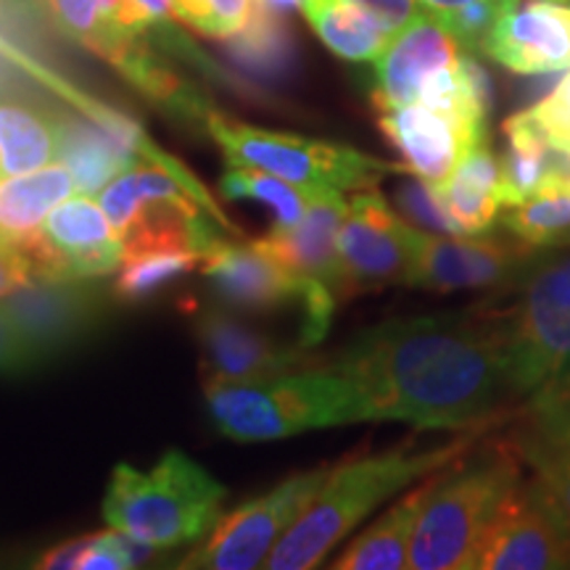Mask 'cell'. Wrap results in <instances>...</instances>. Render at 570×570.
<instances>
[{
  "label": "cell",
  "instance_id": "cell-1",
  "mask_svg": "<svg viewBox=\"0 0 570 570\" xmlns=\"http://www.w3.org/2000/svg\"><path fill=\"white\" fill-rule=\"evenodd\" d=\"M327 367L352 381L367 420L417 431H475L515 396L508 312L494 309L389 320L354 336Z\"/></svg>",
  "mask_w": 570,
  "mask_h": 570
},
{
  "label": "cell",
  "instance_id": "cell-2",
  "mask_svg": "<svg viewBox=\"0 0 570 570\" xmlns=\"http://www.w3.org/2000/svg\"><path fill=\"white\" fill-rule=\"evenodd\" d=\"M481 428L465 431V436L452 439L436 449H394L386 454L352 458L331 468L323 489L291 525L288 533L277 541L265 568L273 570H306L323 566L331 550L344 541L362 520L373 515L386 499L425 475L452 465L470 446L479 441Z\"/></svg>",
  "mask_w": 570,
  "mask_h": 570
},
{
  "label": "cell",
  "instance_id": "cell-3",
  "mask_svg": "<svg viewBox=\"0 0 570 570\" xmlns=\"http://www.w3.org/2000/svg\"><path fill=\"white\" fill-rule=\"evenodd\" d=\"M523 481L510 439H489L441 470L410 544L407 568L473 570V558L497 510Z\"/></svg>",
  "mask_w": 570,
  "mask_h": 570
},
{
  "label": "cell",
  "instance_id": "cell-4",
  "mask_svg": "<svg viewBox=\"0 0 570 570\" xmlns=\"http://www.w3.org/2000/svg\"><path fill=\"white\" fill-rule=\"evenodd\" d=\"M227 489L185 452H167L151 470L114 468L104 494L111 529L156 550L198 544L223 518Z\"/></svg>",
  "mask_w": 570,
  "mask_h": 570
},
{
  "label": "cell",
  "instance_id": "cell-5",
  "mask_svg": "<svg viewBox=\"0 0 570 570\" xmlns=\"http://www.w3.org/2000/svg\"><path fill=\"white\" fill-rule=\"evenodd\" d=\"M206 407L223 436L244 444L367 423L352 381L331 367L259 383H206Z\"/></svg>",
  "mask_w": 570,
  "mask_h": 570
},
{
  "label": "cell",
  "instance_id": "cell-6",
  "mask_svg": "<svg viewBox=\"0 0 570 570\" xmlns=\"http://www.w3.org/2000/svg\"><path fill=\"white\" fill-rule=\"evenodd\" d=\"M206 132L223 148L230 167H256L315 190H367L386 175H404L402 164H389L341 142L265 130L225 114L209 111Z\"/></svg>",
  "mask_w": 570,
  "mask_h": 570
},
{
  "label": "cell",
  "instance_id": "cell-7",
  "mask_svg": "<svg viewBox=\"0 0 570 570\" xmlns=\"http://www.w3.org/2000/svg\"><path fill=\"white\" fill-rule=\"evenodd\" d=\"M346 212L348 202L341 190H323L312 198L296 225L273 227V233L262 238L302 283V302H298L302 346L312 348L327 336L336 306L344 302L338 233Z\"/></svg>",
  "mask_w": 570,
  "mask_h": 570
},
{
  "label": "cell",
  "instance_id": "cell-8",
  "mask_svg": "<svg viewBox=\"0 0 570 570\" xmlns=\"http://www.w3.org/2000/svg\"><path fill=\"white\" fill-rule=\"evenodd\" d=\"M331 468H315L296 473L265 491L262 497L248 499L238 508L225 512L209 537L196 544L180 560L177 568L204 570H252L262 568L291 525L302 518L312 499L323 489Z\"/></svg>",
  "mask_w": 570,
  "mask_h": 570
},
{
  "label": "cell",
  "instance_id": "cell-9",
  "mask_svg": "<svg viewBox=\"0 0 570 570\" xmlns=\"http://www.w3.org/2000/svg\"><path fill=\"white\" fill-rule=\"evenodd\" d=\"M111 296L114 288L101 277H35L0 298V304L17 323L38 365H46L96 336L109 317Z\"/></svg>",
  "mask_w": 570,
  "mask_h": 570
},
{
  "label": "cell",
  "instance_id": "cell-10",
  "mask_svg": "<svg viewBox=\"0 0 570 570\" xmlns=\"http://www.w3.org/2000/svg\"><path fill=\"white\" fill-rule=\"evenodd\" d=\"M570 525L537 475L510 491L483 533L473 570H566Z\"/></svg>",
  "mask_w": 570,
  "mask_h": 570
},
{
  "label": "cell",
  "instance_id": "cell-11",
  "mask_svg": "<svg viewBox=\"0 0 570 570\" xmlns=\"http://www.w3.org/2000/svg\"><path fill=\"white\" fill-rule=\"evenodd\" d=\"M415 230L377 190H356L338 233L344 298L407 285Z\"/></svg>",
  "mask_w": 570,
  "mask_h": 570
},
{
  "label": "cell",
  "instance_id": "cell-12",
  "mask_svg": "<svg viewBox=\"0 0 570 570\" xmlns=\"http://www.w3.org/2000/svg\"><path fill=\"white\" fill-rule=\"evenodd\" d=\"M537 252L520 240L502 238H441L417 227L412 238V269L407 285L431 294L502 288L520 281Z\"/></svg>",
  "mask_w": 570,
  "mask_h": 570
},
{
  "label": "cell",
  "instance_id": "cell-13",
  "mask_svg": "<svg viewBox=\"0 0 570 570\" xmlns=\"http://www.w3.org/2000/svg\"><path fill=\"white\" fill-rule=\"evenodd\" d=\"M206 383H259L320 367L309 346L281 344L230 306H202L194 320Z\"/></svg>",
  "mask_w": 570,
  "mask_h": 570
},
{
  "label": "cell",
  "instance_id": "cell-14",
  "mask_svg": "<svg viewBox=\"0 0 570 570\" xmlns=\"http://www.w3.org/2000/svg\"><path fill=\"white\" fill-rule=\"evenodd\" d=\"M508 362L515 396H531L570 373V304L520 277V302L508 309Z\"/></svg>",
  "mask_w": 570,
  "mask_h": 570
},
{
  "label": "cell",
  "instance_id": "cell-15",
  "mask_svg": "<svg viewBox=\"0 0 570 570\" xmlns=\"http://www.w3.org/2000/svg\"><path fill=\"white\" fill-rule=\"evenodd\" d=\"M377 114V127L402 159L404 175L428 183H444L470 148L489 142V132L481 127L420 101Z\"/></svg>",
  "mask_w": 570,
  "mask_h": 570
},
{
  "label": "cell",
  "instance_id": "cell-16",
  "mask_svg": "<svg viewBox=\"0 0 570 570\" xmlns=\"http://www.w3.org/2000/svg\"><path fill=\"white\" fill-rule=\"evenodd\" d=\"M202 273L219 304L235 312H275L302 302V283L265 240L219 238L202 259Z\"/></svg>",
  "mask_w": 570,
  "mask_h": 570
},
{
  "label": "cell",
  "instance_id": "cell-17",
  "mask_svg": "<svg viewBox=\"0 0 570 570\" xmlns=\"http://www.w3.org/2000/svg\"><path fill=\"white\" fill-rule=\"evenodd\" d=\"M508 439L570 525V373L533 391Z\"/></svg>",
  "mask_w": 570,
  "mask_h": 570
},
{
  "label": "cell",
  "instance_id": "cell-18",
  "mask_svg": "<svg viewBox=\"0 0 570 570\" xmlns=\"http://www.w3.org/2000/svg\"><path fill=\"white\" fill-rule=\"evenodd\" d=\"M483 53L525 77L570 69V3L529 0L515 6L497 21Z\"/></svg>",
  "mask_w": 570,
  "mask_h": 570
},
{
  "label": "cell",
  "instance_id": "cell-19",
  "mask_svg": "<svg viewBox=\"0 0 570 570\" xmlns=\"http://www.w3.org/2000/svg\"><path fill=\"white\" fill-rule=\"evenodd\" d=\"M462 51L465 48L439 19L423 13L410 21L394 32L386 51L375 59V109L386 111L394 106L415 104L428 77L458 63Z\"/></svg>",
  "mask_w": 570,
  "mask_h": 570
},
{
  "label": "cell",
  "instance_id": "cell-20",
  "mask_svg": "<svg viewBox=\"0 0 570 570\" xmlns=\"http://www.w3.org/2000/svg\"><path fill=\"white\" fill-rule=\"evenodd\" d=\"M148 142L138 125L122 114L96 119L90 114H61L59 161L75 177L80 194H98L127 169L138 164Z\"/></svg>",
  "mask_w": 570,
  "mask_h": 570
},
{
  "label": "cell",
  "instance_id": "cell-21",
  "mask_svg": "<svg viewBox=\"0 0 570 570\" xmlns=\"http://www.w3.org/2000/svg\"><path fill=\"white\" fill-rule=\"evenodd\" d=\"M63 277H106L122 265V238L88 194L67 198L42 225Z\"/></svg>",
  "mask_w": 570,
  "mask_h": 570
},
{
  "label": "cell",
  "instance_id": "cell-22",
  "mask_svg": "<svg viewBox=\"0 0 570 570\" xmlns=\"http://www.w3.org/2000/svg\"><path fill=\"white\" fill-rule=\"evenodd\" d=\"M441 204L462 235H483L497 225L499 209L510 206L502 159L489 142L470 148L444 183H433Z\"/></svg>",
  "mask_w": 570,
  "mask_h": 570
},
{
  "label": "cell",
  "instance_id": "cell-23",
  "mask_svg": "<svg viewBox=\"0 0 570 570\" xmlns=\"http://www.w3.org/2000/svg\"><path fill=\"white\" fill-rule=\"evenodd\" d=\"M444 470V468H441ZM441 470L425 475L417 481V487L404 494L399 502L383 512L373 525L356 533L352 544L338 554L333 568L336 570H396L407 568L410 544L415 537L417 520L423 515V508L436 487Z\"/></svg>",
  "mask_w": 570,
  "mask_h": 570
},
{
  "label": "cell",
  "instance_id": "cell-24",
  "mask_svg": "<svg viewBox=\"0 0 570 570\" xmlns=\"http://www.w3.org/2000/svg\"><path fill=\"white\" fill-rule=\"evenodd\" d=\"M75 177L67 164H48L27 175L0 180V240H17L38 233L61 202L75 190Z\"/></svg>",
  "mask_w": 570,
  "mask_h": 570
},
{
  "label": "cell",
  "instance_id": "cell-25",
  "mask_svg": "<svg viewBox=\"0 0 570 570\" xmlns=\"http://www.w3.org/2000/svg\"><path fill=\"white\" fill-rule=\"evenodd\" d=\"M298 11L320 40L346 61H375L394 32L356 0H302Z\"/></svg>",
  "mask_w": 570,
  "mask_h": 570
},
{
  "label": "cell",
  "instance_id": "cell-26",
  "mask_svg": "<svg viewBox=\"0 0 570 570\" xmlns=\"http://www.w3.org/2000/svg\"><path fill=\"white\" fill-rule=\"evenodd\" d=\"M61 114L27 104L0 101V169L3 177L27 175L59 159Z\"/></svg>",
  "mask_w": 570,
  "mask_h": 570
},
{
  "label": "cell",
  "instance_id": "cell-27",
  "mask_svg": "<svg viewBox=\"0 0 570 570\" xmlns=\"http://www.w3.org/2000/svg\"><path fill=\"white\" fill-rule=\"evenodd\" d=\"M502 132L508 146H504L499 159H502L510 206H518L525 198L539 194L541 185H544L547 173H550L554 142L541 130L531 109L515 111L512 117L504 119Z\"/></svg>",
  "mask_w": 570,
  "mask_h": 570
},
{
  "label": "cell",
  "instance_id": "cell-28",
  "mask_svg": "<svg viewBox=\"0 0 570 570\" xmlns=\"http://www.w3.org/2000/svg\"><path fill=\"white\" fill-rule=\"evenodd\" d=\"M227 53L240 69L256 77H281L296 53L294 35L283 11L256 0L252 19L240 32L227 38Z\"/></svg>",
  "mask_w": 570,
  "mask_h": 570
},
{
  "label": "cell",
  "instance_id": "cell-29",
  "mask_svg": "<svg viewBox=\"0 0 570 570\" xmlns=\"http://www.w3.org/2000/svg\"><path fill=\"white\" fill-rule=\"evenodd\" d=\"M53 30L56 24L42 0H0V46L17 53L40 80H48L56 88L71 92V88H67L59 77H51V71L40 61L46 51H51Z\"/></svg>",
  "mask_w": 570,
  "mask_h": 570
},
{
  "label": "cell",
  "instance_id": "cell-30",
  "mask_svg": "<svg viewBox=\"0 0 570 570\" xmlns=\"http://www.w3.org/2000/svg\"><path fill=\"white\" fill-rule=\"evenodd\" d=\"M219 194L227 202H256L265 204L275 214V227H291L304 217L306 206L323 190L304 188L291 180H283L273 173L256 167H233L219 180Z\"/></svg>",
  "mask_w": 570,
  "mask_h": 570
},
{
  "label": "cell",
  "instance_id": "cell-31",
  "mask_svg": "<svg viewBox=\"0 0 570 570\" xmlns=\"http://www.w3.org/2000/svg\"><path fill=\"white\" fill-rule=\"evenodd\" d=\"M504 227L531 252H550L570 244V190H541L523 204L510 206Z\"/></svg>",
  "mask_w": 570,
  "mask_h": 570
},
{
  "label": "cell",
  "instance_id": "cell-32",
  "mask_svg": "<svg viewBox=\"0 0 570 570\" xmlns=\"http://www.w3.org/2000/svg\"><path fill=\"white\" fill-rule=\"evenodd\" d=\"M202 265L196 252H146L122 256L119 275L114 281V298L122 304H142L154 298Z\"/></svg>",
  "mask_w": 570,
  "mask_h": 570
},
{
  "label": "cell",
  "instance_id": "cell-33",
  "mask_svg": "<svg viewBox=\"0 0 570 570\" xmlns=\"http://www.w3.org/2000/svg\"><path fill=\"white\" fill-rule=\"evenodd\" d=\"M173 17L198 35L227 40L252 19L256 0H169Z\"/></svg>",
  "mask_w": 570,
  "mask_h": 570
},
{
  "label": "cell",
  "instance_id": "cell-34",
  "mask_svg": "<svg viewBox=\"0 0 570 570\" xmlns=\"http://www.w3.org/2000/svg\"><path fill=\"white\" fill-rule=\"evenodd\" d=\"M396 206L404 212V217H407L410 223H415L428 233L462 235L458 223L449 217L444 204H441L439 190L433 183L410 175V180H404L396 188Z\"/></svg>",
  "mask_w": 570,
  "mask_h": 570
},
{
  "label": "cell",
  "instance_id": "cell-35",
  "mask_svg": "<svg viewBox=\"0 0 570 570\" xmlns=\"http://www.w3.org/2000/svg\"><path fill=\"white\" fill-rule=\"evenodd\" d=\"M518 0H475V3L465 6V9L449 13L441 19V24L452 32V38L460 42L470 53H483L491 30L504 13L512 11Z\"/></svg>",
  "mask_w": 570,
  "mask_h": 570
},
{
  "label": "cell",
  "instance_id": "cell-36",
  "mask_svg": "<svg viewBox=\"0 0 570 570\" xmlns=\"http://www.w3.org/2000/svg\"><path fill=\"white\" fill-rule=\"evenodd\" d=\"M529 109L554 146L570 148V71L562 75L558 85Z\"/></svg>",
  "mask_w": 570,
  "mask_h": 570
},
{
  "label": "cell",
  "instance_id": "cell-37",
  "mask_svg": "<svg viewBox=\"0 0 570 570\" xmlns=\"http://www.w3.org/2000/svg\"><path fill=\"white\" fill-rule=\"evenodd\" d=\"M525 275L533 283H539L547 294L570 304V244L552 248L547 256H537L525 269Z\"/></svg>",
  "mask_w": 570,
  "mask_h": 570
},
{
  "label": "cell",
  "instance_id": "cell-38",
  "mask_svg": "<svg viewBox=\"0 0 570 570\" xmlns=\"http://www.w3.org/2000/svg\"><path fill=\"white\" fill-rule=\"evenodd\" d=\"M40 367L35 354L21 338L17 323H13L6 306L0 304V373L3 375H19L30 373V370Z\"/></svg>",
  "mask_w": 570,
  "mask_h": 570
},
{
  "label": "cell",
  "instance_id": "cell-39",
  "mask_svg": "<svg viewBox=\"0 0 570 570\" xmlns=\"http://www.w3.org/2000/svg\"><path fill=\"white\" fill-rule=\"evenodd\" d=\"M360 6H365L370 13H375L391 32H399L402 27H407L410 21L423 17L417 0H356Z\"/></svg>",
  "mask_w": 570,
  "mask_h": 570
},
{
  "label": "cell",
  "instance_id": "cell-40",
  "mask_svg": "<svg viewBox=\"0 0 570 570\" xmlns=\"http://www.w3.org/2000/svg\"><path fill=\"white\" fill-rule=\"evenodd\" d=\"M85 539L88 537H77V539L63 541L59 547H53L51 552L42 554L38 568H80Z\"/></svg>",
  "mask_w": 570,
  "mask_h": 570
},
{
  "label": "cell",
  "instance_id": "cell-41",
  "mask_svg": "<svg viewBox=\"0 0 570 570\" xmlns=\"http://www.w3.org/2000/svg\"><path fill=\"white\" fill-rule=\"evenodd\" d=\"M417 3H420V9L428 13V17L441 21L444 17H449V13H454V11L465 9V6H470V3H475V0H417Z\"/></svg>",
  "mask_w": 570,
  "mask_h": 570
},
{
  "label": "cell",
  "instance_id": "cell-42",
  "mask_svg": "<svg viewBox=\"0 0 570 570\" xmlns=\"http://www.w3.org/2000/svg\"><path fill=\"white\" fill-rule=\"evenodd\" d=\"M142 6V11L151 17L156 24H173V6H169V0H138Z\"/></svg>",
  "mask_w": 570,
  "mask_h": 570
},
{
  "label": "cell",
  "instance_id": "cell-43",
  "mask_svg": "<svg viewBox=\"0 0 570 570\" xmlns=\"http://www.w3.org/2000/svg\"><path fill=\"white\" fill-rule=\"evenodd\" d=\"M0 180H3V169H0Z\"/></svg>",
  "mask_w": 570,
  "mask_h": 570
},
{
  "label": "cell",
  "instance_id": "cell-44",
  "mask_svg": "<svg viewBox=\"0 0 570 570\" xmlns=\"http://www.w3.org/2000/svg\"><path fill=\"white\" fill-rule=\"evenodd\" d=\"M566 3H570V0H566Z\"/></svg>",
  "mask_w": 570,
  "mask_h": 570
}]
</instances>
